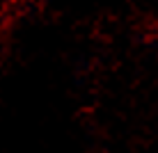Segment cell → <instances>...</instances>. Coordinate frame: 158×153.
<instances>
[]
</instances>
